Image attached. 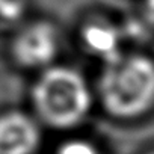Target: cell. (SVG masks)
<instances>
[{
    "mask_svg": "<svg viewBox=\"0 0 154 154\" xmlns=\"http://www.w3.org/2000/svg\"><path fill=\"white\" fill-rule=\"evenodd\" d=\"M98 94L112 116L131 119L154 106V60L143 54H119L106 62Z\"/></svg>",
    "mask_w": 154,
    "mask_h": 154,
    "instance_id": "1",
    "label": "cell"
},
{
    "mask_svg": "<svg viewBox=\"0 0 154 154\" xmlns=\"http://www.w3.org/2000/svg\"><path fill=\"white\" fill-rule=\"evenodd\" d=\"M39 119L53 128L79 125L92 106L91 89L80 72L68 66H47L32 89Z\"/></svg>",
    "mask_w": 154,
    "mask_h": 154,
    "instance_id": "2",
    "label": "cell"
},
{
    "mask_svg": "<svg viewBox=\"0 0 154 154\" xmlns=\"http://www.w3.org/2000/svg\"><path fill=\"white\" fill-rule=\"evenodd\" d=\"M59 33L45 21H38L23 29L14 41L12 51L18 63L27 68H47L59 51Z\"/></svg>",
    "mask_w": 154,
    "mask_h": 154,
    "instance_id": "3",
    "label": "cell"
},
{
    "mask_svg": "<svg viewBox=\"0 0 154 154\" xmlns=\"http://www.w3.org/2000/svg\"><path fill=\"white\" fill-rule=\"evenodd\" d=\"M41 143L39 124L21 112L0 115V154H35Z\"/></svg>",
    "mask_w": 154,
    "mask_h": 154,
    "instance_id": "4",
    "label": "cell"
},
{
    "mask_svg": "<svg viewBox=\"0 0 154 154\" xmlns=\"http://www.w3.org/2000/svg\"><path fill=\"white\" fill-rule=\"evenodd\" d=\"M86 47L98 54L104 62L121 54V39L118 30L107 23H94L86 26L83 32Z\"/></svg>",
    "mask_w": 154,
    "mask_h": 154,
    "instance_id": "5",
    "label": "cell"
},
{
    "mask_svg": "<svg viewBox=\"0 0 154 154\" xmlns=\"http://www.w3.org/2000/svg\"><path fill=\"white\" fill-rule=\"evenodd\" d=\"M56 154H101L100 149L89 140H83V139H71L63 142Z\"/></svg>",
    "mask_w": 154,
    "mask_h": 154,
    "instance_id": "6",
    "label": "cell"
},
{
    "mask_svg": "<svg viewBox=\"0 0 154 154\" xmlns=\"http://www.w3.org/2000/svg\"><path fill=\"white\" fill-rule=\"evenodd\" d=\"M145 17L151 24H154V0H145Z\"/></svg>",
    "mask_w": 154,
    "mask_h": 154,
    "instance_id": "7",
    "label": "cell"
},
{
    "mask_svg": "<svg viewBox=\"0 0 154 154\" xmlns=\"http://www.w3.org/2000/svg\"><path fill=\"white\" fill-rule=\"evenodd\" d=\"M148 154H154V151H149V152H148Z\"/></svg>",
    "mask_w": 154,
    "mask_h": 154,
    "instance_id": "8",
    "label": "cell"
}]
</instances>
